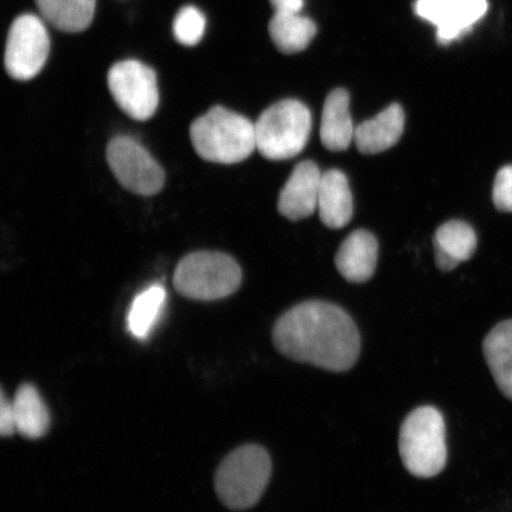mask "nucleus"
<instances>
[{
    "label": "nucleus",
    "instance_id": "f257e3e1",
    "mask_svg": "<svg viewBox=\"0 0 512 512\" xmlns=\"http://www.w3.org/2000/svg\"><path fill=\"white\" fill-rule=\"evenodd\" d=\"M281 355L336 373L355 366L361 350L360 332L342 307L310 300L292 307L273 329Z\"/></svg>",
    "mask_w": 512,
    "mask_h": 512
},
{
    "label": "nucleus",
    "instance_id": "f03ea898",
    "mask_svg": "<svg viewBox=\"0 0 512 512\" xmlns=\"http://www.w3.org/2000/svg\"><path fill=\"white\" fill-rule=\"evenodd\" d=\"M190 138L197 155L211 163H240L256 149L255 124L222 106L196 119Z\"/></svg>",
    "mask_w": 512,
    "mask_h": 512
},
{
    "label": "nucleus",
    "instance_id": "7ed1b4c3",
    "mask_svg": "<svg viewBox=\"0 0 512 512\" xmlns=\"http://www.w3.org/2000/svg\"><path fill=\"white\" fill-rule=\"evenodd\" d=\"M399 451L403 465L414 477L432 478L447 462L443 414L433 406L415 408L401 426Z\"/></svg>",
    "mask_w": 512,
    "mask_h": 512
},
{
    "label": "nucleus",
    "instance_id": "20e7f679",
    "mask_svg": "<svg viewBox=\"0 0 512 512\" xmlns=\"http://www.w3.org/2000/svg\"><path fill=\"white\" fill-rule=\"evenodd\" d=\"M272 460L264 447L245 445L223 460L215 475V490L232 510H246L258 504L270 482Z\"/></svg>",
    "mask_w": 512,
    "mask_h": 512
},
{
    "label": "nucleus",
    "instance_id": "39448f33",
    "mask_svg": "<svg viewBox=\"0 0 512 512\" xmlns=\"http://www.w3.org/2000/svg\"><path fill=\"white\" fill-rule=\"evenodd\" d=\"M311 128V112L303 102L281 100L256 121V149L270 160L291 159L305 149Z\"/></svg>",
    "mask_w": 512,
    "mask_h": 512
},
{
    "label": "nucleus",
    "instance_id": "423d86ee",
    "mask_svg": "<svg viewBox=\"0 0 512 512\" xmlns=\"http://www.w3.org/2000/svg\"><path fill=\"white\" fill-rule=\"evenodd\" d=\"M241 268L232 256L217 252H196L179 262L175 275L176 291L183 297L217 300L229 297L241 285Z\"/></svg>",
    "mask_w": 512,
    "mask_h": 512
},
{
    "label": "nucleus",
    "instance_id": "0eeeda50",
    "mask_svg": "<svg viewBox=\"0 0 512 512\" xmlns=\"http://www.w3.org/2000/svg\"><path fill=\"white\" fill-rule=\"evenodd\" d=\"M46 21L32 14L19 16L12 23L6 41V72L19 81L34 79L46 64L50 50Z\"/></svg>",
    "mask_w": 512,
    "mask_h": 512
},
{
    "label": "nucleus",
    "instance_id": "6e6552de",
    "mask_svg": "<svg viewBox=\"0 0 512 512\" xmlns=\"http://www.w3.org/2000/svg\"><path fill=\"white\" fill-rule=\"evenodd\" d=\"M107 82L114 101L128 117L146 121L155 115L159 105L155 70L142 62L127 60L112 66Z\"/></svg>",
    "mask_w": 512,
    "mask_h": 512
},
{
    "label": "nucleus",
    "instance_id": "1a4fd4ad",
    "mask_svg": "<svg viewBox=\"0 0 512 512\" xmlns=\"http://www.w3.org/2000/svg\"><path fill=\"white\" fill-rule=\"evenodd\" d=\"M106 157L115 178L134 194L153 196L163 189L164 170L137 140L115 137L107 146Z\"/></svg>",
    "mask_w": 512,
    "mask_h": 512
},
{
    "label": "nucleus",
    "instance_id": "9d476101",
    "mask_svg": "<svg viewBox=\"0 0 512 512\" xmlns=\"http://www.w3.org/2000/svg\"><path fill=\"white\" fill-rule=\"evenodd\" d=\"M415 14L437 28L440 44H448L471 30L486 11V0H416Z\"/></svg>",
    "mask_w": 512,
    "mask_h": 512
},
{
    "label": "nucleus",
    "instance_id": "9b49d317",
    "mask_svg": "<svg viewBox=\"0 0 512 512\" xmlns=\"http://www.w3.org/2000/svg\"><path fill=\"white\" fill-rule=\"evenodd\" d=\"M322 176L315 162L299 163L280 192L279 213L290 221L303 220L315 213Z\"/></svg>",
    "mask_w": 512,
    "mask_h": 512
},
{
    "label": "nucleus",
    "instance_id": "f8f14e48",
    "mask_svg": "<svg viewBox=\"0 0 512 512\" xmlns=\"http://www.w3.org/2000/svg\"><path fill=\"white\" fill-rule=\"evenodd\" d=\"M379 245L368 230L358 229L344 240L336 255V267L350 283H366L373 277Z\"/></svg>",
    "mask_w": 512,
    "mask_h": 512
},
{
    "label": "nucleus",
    "instance_id": "ddd939ff",
    "mask_svg": "<svg viewBox=\"0 0 512 512\" xmlns=\"http://www.w3.org/2000/svg\"><path fill=\"white\" fill-rule=\"evenodd\" d=\"M405 130V112L399 104H393L377 114L375 118L363 121L355 130L354 142L364 155H376L399 142Z\"/></svg>",
    "mask_w": 512,
    "mask_h": 512
},
{
    "label": "nucleus",
    "instance_id": "4468645a",
    "mask_svg": "<svg viewBox=\"0 0 512 512\" xmlns=\"http://www.w3.org/2000/svg\"><path fill=\"white\" fill-rule=\"evenodd\" d=\"M433 243L439 270L450 272L475 254L477 235L469 223L452 220L438 228Z\"/></svg>",
    "mask_w": 512,
    "mask_h": 512
},
{
    "label": "nucleus",
    "instance_id": "2eb2a0df",
    "mask_svg": "<svg viewBox=\"0 0 512 512\" xmlns=\"http://www.w3.org/2000/svg\"><path fill=\"white\" fill-rule=\"evenodd\" d=\"M349 105V93L343 88L335 89L325 100L320 140L329 151L348 150L351 142H354L356 127L352 123Z\"/></svg>",
    "mask_w": 512,
    "mask_h": 512
},
{
    "label": "nucleus",
    "instance_id": "dca6fc26",
    "mask_svg": "<svg viewBox=\"0 0 512 512\" xmlns=\"http://www.w3.org/2000/svg\"><path fill=\"white\" fill-rule=\"evenodd\" d=\"M320 221L330 229H341L351 221L354 201L347 176L339 170L324 172L318 197Z\"/></svg>",
    "mask_w": 512,
    "mask_h": 512
},
{
    "label": "nucleus",
    "instance_id": "f3484780",
    "mask_svg": "<svg viewBox=\"0 0 512 512\" xmlns=\"http://www.w3.org/2000/svg\"><path fill=\"white\" fill-rule=\"evenodd\" d=\"M483 352L497 387L512 401V319L504 320L489 332Z\"/></svg>",
    "mask_w": 512,
    "mask_h": 512
},
{
    "label": "nucleus",
    "instance_id": "a211bd4d",
    "mask_svg": "<svg viewBox=\"0 0 512 512\" xmlns=\"http://www.w3.org/2000/svg\"><path fill=\"white\" fill-rule=\"evenodd\" d=\"M14 407L16 431L24 438L40 439L47 434L50 415L46 403L32 384L25 383L19 387L12 400Z\"/></svg>",
    "mask_w": 512,
    "mask_h": 512
},
{
    "label": "nucleus",
    "instance_id": "6ab92c4d",
    "mask_svg": "<svg viewBox=\"0 0 512 512\" xmlns=\"http://www.w3.org/2000/svg\"><path fill=\"white\" fill-rule=\"evenodd\" d=\"M316 24L302 12H274L270 22L273 43L284 54H297L316 36Z\"/></svg>",
    "mask_w": 512,
    "mask_h": 512
},
{
    "label": "nucleus",
    "instance_id": "aec40b11",
    "mask_svg": "<svg viewBox=\"0 0 512 512\" xmlns=\"http://www.w3.org/2000/svg\"><path fill=\"white\" fill-rule=\"evenodd\" d=\"M41 17L54 28L81 32L92 24L96 0H36Z\"/></svg>",
    "mask_w": 512,
    "mask_h": 512
},
{
    "label": "nucleus",
    "instance_id": "412c9836",
    "mask_svg": "<svg viewBox=\"0 0 512 512\" xmlns=\"http://www.w3.org/2000/svg\"><path fill=\"white\" fill-rule=\"evenodd\" d=\"M166 303V291L158 284L140 292L128 311L127 328L133 337L144 341L151 335L162 316Z\"/></svg>",
    "mask_w": 512,
    "mask_h": 512
},
{
    "label": "nucleus",
    "instance_id": "4be33fe9",
    "mask_svg": "<svg viewBox=\"0 0 512 512\" xmlns=\"http://www.w3.org/2000/svg\"><path fill=\"white\" fill-rule=\"evenodd\" d=\"M206 17L195 6H184L175 17L174 35L185 47H194L200 43L206 31Z\"/></svg>",
    "mask_w": 512,
    "mask_h": 512
},
{
    "label": "nucleus",
    "instance_id": "5701e85b",
    "mask_svg": "<svg viewBox=\"0 0 512 512\" xmlns=\"http://www.w3.org/2000/svg\"><path fill=\"white\" fill-rule=\"evenodd\" d=\"M492 200L499 211L512 213V165H505L497 172Z\"/></svg>",
    "mask_w": 512,
    "mask_h": 512
},
{
    "label": "nucleus",
    "instance_id": "b1692460",
    "mask_svg": "<svg viewBox=\"0 0 512 512\" xmlns=\"http://www.w3.org/2000/svg\"><path fill=\"white\" fill-rule=\"evenodd\" d=\"M15 432L17 431L12 401L6 399V396L2 394V399H0V433L3 437H10Z\"/></svg>",
    "mask_w": 512,
    "mask_h": 512
},
{
    "label": "nucleus",
    "instance_id": "393cba45",
    "mask_svg": "<svg viewBox=\"0 0 512 512\" xmlns=\"http://www.w3.org/2000/svg\"><path fill=\"white\" fill-rule=\"evenodd\" d=\"M274 12H302L304 0H270Z\"/></svg>",
    "mask_w": 512,
    "mask_h": 512
}]
</instances>
